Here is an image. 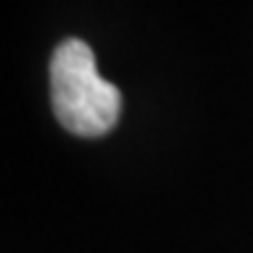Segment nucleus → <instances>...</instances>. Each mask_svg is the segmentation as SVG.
Segmentation results:
<instances>
[{"label": "nucleus", "mask_w": 253, "mask_h": 253, "mask_svg": "<svg viewBox=\"0 0 253 253\" xmlns=\"http://www.w3.org/2000/svg\"><path fill=\"white\" fill-rule=\"evenodd\" d=\"M54 117L70 134L101 137L122 114L119 88L101 78L96 54L83 39H65L49 60Z\"/></svg>", "instance_id": "obj_1"}]
</instances>
